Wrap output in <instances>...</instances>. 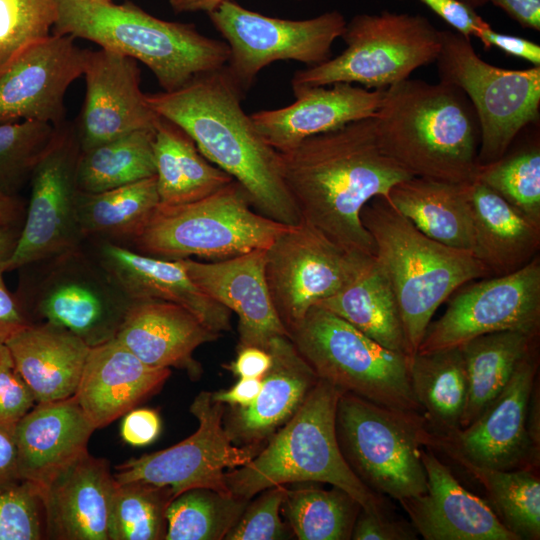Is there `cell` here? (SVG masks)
<instances>
[{"label": "cell", "instance_id": "52a82bcc", "mask_svg": "<svg viewBox=\"0 0 540 540\" xmlns=\"http://www.w3.org/2000/svg\"><path fill=\"white\" fill-rule=\"evenodd\" d=\"M18 270L15 296L31 324L60 326L89 347L115 338L133 301L85 244Z\"/></svg>", "mask_w": 540, "mask_h": 540}, {"label": "cell", "instance_id": "5b68a950", "mask_svg": "<svg viewBox=\"0 0 540 540\" xmlns=\"http://www.w3.org/2000/svg\"><path fill=\"white\" fill-rule=\"evenodd\" d=\"M343 392L320 379L294 415L247 464L228 470L233 496L250 500L265 489L322 482L338 487L371 513L390 511L384 496L371 491L344 459L336 435V410Z\"/></svg>", "mask_w": 540, "mask_h": 540}, {"label": "cell", "instance_id": "836d02e7", "mask_svg": "<svg viewBox=\"0 0 540 540\" xmlns=\"http://www.w3.org/2000/svg\"><path fill=\"white\" fill-rule=\"evenodd\" d=\"M153 151L159 204L196 201L234 180L206 159L181 127L161 116L155 126Z\"/></svg>", "mask_w": 540, "mask_h": 540}, {"label": "cell", "instance_id": "8d00e7d4", "mask_svg": "<svg viewBox=\"0 0 540 540\" xmlns=\"http://www.w3.org/2000/svg\"><path fill=\"white\" fill-rule=\"evenodd\" d=\"M412 390L430 432L449 435L460 429L467 397V376L460 347L410 359Z\"/></svg>", "mask_w": 540, "mask_h": 540}, {"label": "cell", "instance_id": "6f0895ef", "mask_svg": "<svg viewBox=\"0 0 540 540\" xmlns=\"http://www.w3.org/2000/svg\"><path fill=\"white\" fill-rule=\"evenodd\" d=\"M523 28L540 30V0H487Z\"/></svg>", "mask_w": 540, "mask_h": 540}, {"label": "cell", "instance_id": "8fae6325", "mask_svg": "<svg viewBox=\"0 0 540 540\" xmlns=\"http://www.w3.org/2000/svg\"><path fill=\"white\" fill-rule=\"evenodd\" d=\"M341 37L346 48L334 58L297 71L292 89L338 82L387 89L435 62L441 48V30L426 17L388 10L354 16Z\"/></svg>", "mask_w": 540, "mask_h": 540}, {"label": "cell", "instance_id": "91938a15", "mask_svg": "<svg viewBox=\"0 0 540 540\" xmlns=\"http://www.w3.org/2000/svg\"><path fill=\"white\" fill-rule=\"evenodd\" d=\"M526 429L529 440L534 451L539 455L540 451V398H539V381L536 379L531 391L527 417Z\"/></svg>", "mask_w": 540, "mask_h": 540}, {"label": "cell", "instance_id": "ba28073f", "mask_svg": "<svg viewBox=\"0 0 540 540\" xmlns=\"http://www.w3.org/2000/svg\"><path fill=\"white\" fill-rule=\"evenodd\" d=\"M289 226L257 212L233 180L196 201L159 204L129 248L169 260H224L267 249Z\"/></svg>", "mask_w": 540, "mask_h": 540}, {"label": "cell", "instance_id": "2e32d148", "mask_svg": "<svg viewBox=\"0 0 540 540\" xmlns=\"http://www.w3.org/2000/svg\"><path fill=\"white\" fill-rule=\"evenodd\" d=\"M80 143L74 123L56 126L48 148L33 170L31 195L17 245L0 263L5 272L81 247L76 181Z\"/></svg>", "mask_w": 540, "mask_h": 540}, {"label": "cell", "instance_id": "c3c4849f", "mask_svg": "<svg viewBox=\"0 0 540 540\" xmlns=\"http://www.w3.org/2000/svg\"><path fill=\"white\" fill-rule=\"evenodd\" d=\"M36 403L8 346L0 343V431L13 435L18 422Z\"/></svg>", "mask_w": 540, "mask_h": 540}, {"label": "cell", "instance_id": "4dcf8cb0", "mask_svg": "<svg viewBox=\"0 0 540 540\" xmlns=\"http://www.w3.org/2000/svg\"><path fill=\"white\" fill-rule=\"evenodd\" d=\"M473 219L472 254L501 276L519 270L536 257L540 227L486 185L468 184Z\"/></svg>", "mask_w": 540, "mask_h": 540}, {"label": "cell", "instance_id": "816d5d0a", "mask_svg": "<svg viewBox=\"0 0 540 540\" xmlns=\"http://www.w3.org/2000/svg\"><path fill=\"white\" fill-rule=\"evenodd\" d=\"M161 420L157 411L149 408L132 409L125 414L120 434L122 439L136 447L151 444L159 436Z\"/></svg>", "mask_w": 540, "mask_h": 540}, {"label": "cell", "instance_id": "603a6c76", "mask_svg": "<svg viewBox=\"0 0 540 540\" xmlns=\"http://www.w3.org/2000/svg\"><path fill=\"white\" fill-rule=\"evenodd\" d=\"M84 244L131 299L172 302L215 333L231 329V312L194 283L181 259L157 258L103 240H86Z\"/></svg>", "mask_w": 540, "mask_h": 540}, {"label": "cell", "instance_id": "681fc988", "mask_svg": "<svg viewBox=\"0 0 540 540\" xmlns=\"http://www.w3.org/2000/svg\"><path fill=\"white\" fill-rule=\"evenodd\" d=\"M418 533L413 525L396 518L390 511L371 513L361 507L356 518L353 540H415Z\"/></svg>", "mask_w": 540, "mask_h": 540}, {"label": "cell", "instance_id": "9f6ffc18", "mask_svg": "<svg viewBox=\"0 0 540 540\" xmlns=\"http://www.w3.org/2000/svg\"><path fill=\"white\" fill-rule=\"evenodd\" d=\"M261 387L262 378H240L230 389L211 392V398L235 408H246L257 398Z\"/></svg>", "mask_w": 540, "mask_h": 540}, {"label": "cell", "instance_id": "ee69618b", "mask_svg": "<svg viewBox=\"0 0 540 540\" xmlns=\"http://www.w3.org/2000/svg\"><path fill=\"white\" fill-rule=\"evenodd\" d=\"M56 126L23 120L0 123V193L18 196L48 148Z\"/></svg>", "mask_w": 540, "mask_h": 540}, {"label": "cell", "instance_id": "d4e9b609", "mask_svg": "<svg viewBox=\"0 0 540 540\" xmlns=\"http://www.w3.org/2000/svg\"><path fill=\"white\" fill-rule=\"evenodd\" d=\"M170 374V368L146 364L113 338L90 347L74 397L98 429L157 393Z\"/></svg>", "mask_w": 540, "mask_h": 540}, {"label": "cell", "instance_id": "db71d44e", "mask_svg": "<svg viewBox=\"0 0 540 540\" xmlns=\"http://www.w3.org/2000/svg\"><path fill=\"white\" fill-rule=\"evenodd\" d=\"M4 273L5 271L0 265V343H6L11 337L31 324L15 294L8 290Z\"/></svg>", "mask_w": 540, "mask_h": 540}, {"label": "cell", "instance_id": "f546056e", "mask_svg": "<svg viewBox=\"0 0 540 540\" xmlns=\"http://www.w3.org/2000/svg\"><path fill=\"white\" fill-rule=\"evenodd\" d=\"M36 402L74 396L90 347L72 332L32 323L5 343Z\"/></svg>", "mask_w": 540, "mask_h": 540}, {"label": "cell", "instance_id": "7bdbcfd3", "mask_svg": "<svg viewBox=\"0 0 540 540\" xmlns=\"http://www.w3.org/2000/svg\"><path fill=\"white\" fill-rule=\"evenodd\" d=\"M475 180L495 191L540 227L539 146L479 165Z\"/></svg>", "mask_w": 540, "mask_h": 540}, {"label": "cell", "instance_id": "f35d334b", "mask_svg": "<svg viewBox=\"0 0 540 540\" xmlns=\"http://www.w3.org/2000/svg\"><path fill=\"white\" fill-rule=\"evenodd\" d=\"M472 475L485 489L490 507L519 540L540 538V480L536 470H497L477 466L442 452Z\"/></svg>", "mask_w": 540, "mask_h": 540}, {"label": "cell", "instance_id": "1f68e13d", "mask_svg": "<svg viewBox=\"0 0 540 540\" xmlns=\"http://www.w3.org/2000/svg\"><path fill=\"white\" fill-rule=\"evenodd\" d=\"M385 198L427 237L472 253L468 184L413 176L394 185Z\"/></svg>", "mask_w": 540, "mask_h": 540}, {"label": "cell", "instance_id": "e575fe53", "mask_svg": "<svg viewBox=\"0 0 540 540\" xmlns=\"http://www.w3.org/2000/svg\"><path fill=\"white\" fill-rule=\"evenodd\" d=\"M538 335L500 331L473 338L460 347L467 376V397L460 420L477 419L511 379L519 362L536 346Z\"/></svg>", "mask_w": 540, "mask_h": 540}, {"label": "cell", "instance_id": "7a4b0ae2", "mask_svg": "<svg viewBox=\"0 0 540 540\" xmlns=\"http://www.w3.org/2000/svg\"><path fill=\"white\" fill-rule=\"evenodd\" d=\"M243 93L224 66L174 91L146 94V99L159 116L181 127L206 159L241 185L257 212L283 224H298L279 153L244 112Z\"/></svg>", "mask_w": 540, "mask_h": 540}, {"label": "cell", "instance_id": "ac0fdd59", "mask_svg": "<svg viewBox=\"0 0 540 540\" xmlns=\"http://www.w3.org/2000/svg\"><path fill=\"white\" fill-rule=\"evenodd\" d=\"M538 362L535 346L477 419L449 435L428 430L425 447L452 452L485 468L536 470L539 455L529 440L526 417L531 391L538 378Z\"/></svg>", "mask_w": 540, "mask_h": 540}, {"label": "cell", "instance_id": "11a10c76", "mask_svg": "<svg viewBox=\"0 0 540 540\" xmlns=\"http://www.w3.org/2000/svg\"><path fill=\"white\" fill-rule=\"evenodd\" d=\"M271 356L255 346L239 347L238 354L228 369L239 378H262L271 366Z\"/></svg>", "mask_w": 540, "mask_h": 540}, {"label": "cell", "instance_id": "d6986e66", "mask_svg": "<svg viewBox=\"0 0 540 540\" xmlns=\"http://www.w3.org/2000/svg\"><path fill=\"white\" fill-rule=\"evenodd\" d=\"M74 40L51 34L0 68V123L21 119L57 126L65 121L64 96L83 75L87 52Z\"/></svg>", "mask_w": 540, "mask_h": 540}, {"label": "cell", "instance_id": "9c48e42d", "mask_svg": "<svg viewBox=\"0 0 540 540\" xmlns=\"http://www.w3.org/2000/svg\"><path fill=\"white\" fill-rule=\"evenodd\" d=\"M289 334L320 379L378 405L422 414L411 386V358L319 306L310 308Z\"/></svg>", "mask_w": 540, "mask_h": 540}, {"label": "cell", "instance_id": "4316f807", "mask_svg": "<svg viewBox=\"0 0 540 540\" xmlns=\"http://www.w3.org/2000/svg\"><path fill=\"white\" fill-rule=\"evenodd\" d=\"M95 430L74 396L36 403L13 433L20 478L42 492L88 451Z\"/></svg>", "mask_w": 540, "mask_h": 540}, {"label": "cell", "instance_id": "74e56055", "mask_svg": "<svg viewBox=\"0 0 540 540\" xmlns=\"http://www.w3.org/2000/svg\"><path fill=\"white\" fill-rule=\"evenodd\" d=\"M154 135L155 129L137 130L80 151L78 190L97 193L155 176Z\"/></svg>", "mask_w": 540, "mask_h": 540}, {"label": "cell", "instance_id": "680465c9", "mask_svg": "<svg viewBox=\"0 0 540 540\" xmlns=\"http://www.w3.org/2000/svg\"><path fill=\"white\" fill-rule=\"evenodd\" d=\"M23 481L18 472L17 450L13 435L0 431V491Z\"/></svg>", "mask_w": 540, "mask_h": 540}, {"label": "cell", "instance_id": "ab89813d", "mask_svg": "<svg viewBox=\"0 0 540 540\" xmlns=\"http://www.w3.org/2000/svg\"><path fill=\"white\" fill-rule=\"evenodd\" d=\"M361 505L344 490L285 488L281 512L299 540H348Z\"/></svg>", "mask_w": 540, "mask_h": 540}, {"label": "cell", "instance_id": "4fadbf2b", "mask_svg": "<svg viewBox=\"0 0 540 540\" xmlns=\"http://www.w3.org/2000/svg\"><path fill=\"white\" fill-rule=\"evenodd\" d=\"M374 256L348 249L300 221L265 250V278L276 312L288 330L313 306L352 283Z\"/></svg>", "mask_w": 540, "mask_h": 540}, {"label": "cell", "instance_id": "94428289", "mask_svg": "<svg viewBox=\"0 0 540 540\" xmlns=\"http://www.w3.org/2000/svg\"><path fill=\"white\" fill-rule=\"evenodd\" d=\"M26 215L24 201L0 193V226L22 227Z\"/></svg>", "mask_w": 540, "mask_h": 540}, {"label": "cell", "instance_id": "8992f818", "mask_svg": "<svg viewBox=\"0 0 540 540\" xmlns=\"http://www.w3.org/2000/svg\"><path fill=\"white\" fill-rule=\"evenodd\" d=\"M360 219L394 290L413 357L438 307L461 286L491 274L471 252L424 235L383 196L365 204Z\"/></svg>", "mask_w": 540, "mask_h": 540}, {"label": "cell", "instance_id": "be15d7a7", "mask_svg": "<svg viewBox=\"0 0 540 540\" xmlns=\"http://www.w3.org/2000/svg\"><path fill=\"white\" fill-rule=\"evenodd\" d=\"M21 227L0 226V263L6 261L13 253Z\"/></svg>", "mask_w": 540, "mask_h": 540}, {"label": "cell", "instance_id": "03108f58", "mask_svg": "<svg viewBox=\"0 0 540 540\" xmlns=\"http://www.w3.org/2000/svg\"><path fill=\"white\" fill-rule=\"evenodd\" d=\"M94 1L109 2V1H112V0H94Z\"/></svg>", "mask_w": 540, "mask_h": 540}, {"label": "cell", "instance_id": "d590c367", "mask_svg": "<svg viewBox=\"0 0 540 540\" xmlns=\"http://www.w3.org/2000/svg\"><path fill=\"white\" fill-rule=\"evenodd\" d=\"M156 176L113 189L78 192L77 217L86 240L130 247L159 205Z\"/></svg>", "mask_w": 540, "mask_h": 540}, {"label": "cell", "instance_id": "e7e4bbea", "mask_svg": "<svg viewBox=\"0 0 540 540\" xmlns=\"http://www.w3.org/2000/svg\"><path fill=\"white\" fill-rule=\"evenodd\" d=\"M461 1L470 5L474 9L488 3L487 0H461Z\"/></svg>", "mask_w": 540, "mask_h": 540}, {"label": "cell", "instance_id": "bcb514c9", "mask_svg": "<svg viewBox=\"0 0 540 540\" xmlns=\"http://www.w3.org/2000/svg\"><path fill=\"white\" fill-rule=\"evenodd\" d=\"M41 539H46L41 491L28 481L0 491V540Z\"/></svg>", "mask_w": 540, "mask_h": 540}, {"label": "cell", "instance_id": "e0dca14e", "mask_svg": "<svg viewBox=\"0 0 540 540\" xmlns=\"http://www.w3.org/2000/svg\"><path fill=\"white\" fill-rule=\"evenodd\" d=\"M540 328V260L519 270L489 276L454 295L443 315L430 322L417 353L459 347L481 335Z\"/></svg>", "mask_w": 540, "mask_h": 540}, {"label": "cell", "instance_id": "277c9868", "mask_svg": "<svg viewBox=\"0 0 540 540\" xmlns=\"http://www.w3.org/2000/svg\"><path fill=\"white\" fill-rule=\"evenodd\" d=\"M52 34L94 42L144 63L163 91H174L193 78L224 67L226 42L207 37L193 24L157 18L132 2L56 0Z\"/></svg>", "mask_w": 540, "mask_h": 540}, {"label": "cell", "instance_id": "f5cc1de1", "mask_svg": "<svg viewBox=\"0 0 540 540\" xmlns=\"http://www.w3.org/2000/svg\"><path fill=\"white\" fill-rule=\"evenodd\" d=\"M478 38L486 49L495 46L505 52L540 66V46L522 37L494 31L490 24L479 31Z\"/></svg>", "mask_w": 540, "mask_h": 540}, {"label": "cell", "instance_id": "6125c7cd", "mask_svg": "<svg viewBox=\"0 0 540 540\" xmlns=\"http://www.w3.org/2000/svg\"><path fill=\"white\" fill-rule=\"evenodd\" d=\"M227 1L230 0H169V4L176 14L189 12L208 14Z\"/></svg>", "mask_w": 540, "mask_h": 540}, {"label": "cell", "instance_id": "30bf717a", "mask_svg": "<svg viewBox=\"0 0 540 540\" xmlns=\"http://www.w3.org/2000/svg\"><path fill=\"white\" fill-rule=\"evenodd\" d=\"M335 426L344 459L371 491L397 501L426 492L421 449L428 428L421 413L391 409L343 392Z\"/></svg>", "mask_w": 540, "mask_h": 540}, {"label": "cell", "instance_id": "484cf974", "mask_svg": "<svg viewBox=\"0 0 540 540\" xmlns=\"http://www.w3.org/2000/svg\"><path fill=\"white\" fill-rule=\"evenodd\" d=\"M115 485L109 461L84 453L41 492L45 538L108 540Z\"/></svg>", "mask_w": 540, "mask_h": 540}, {"label": "cell", "instance_id": "b9f144b4", "mask_svg": "<svg viewBox=\"0 0 540 540\" xmlns=\"http://www.w3.org/2000/svg\"><path fill=\"white\" fill-rule=\"evenodd\" d=\"M174 499L170 487L134 480L117 482L108 522V540L165 538L166 509Z\"/></svg>", "mask_w": 540, "mask_h": 540}, {"label": "cell", "instance_id": "f6af8a7d", "mask_svg": "<svg viewBox=\"0 0 540 540\" xmlns=\"http://www.w3.org/2000/svg\"><path fill=\"white\" fill-rule=\"evenodd\" d=\"M56 19V0H0V68L51 35Z\"/></svg>", "mask_w": 540, "mask_h": 540}, {"label": "cell", "instance_id": "60d3db41", "mask_svg": "<svg viewBox=\"0 0 540 540\" xmlns=\"http://www.w3.org/2000/svg\"><path fill=\"white\" fill-rule=\"evenodd\" d=\"M249 500L194 488L176 496L166 509L165 540H220L236 524Z\"/></svg>", "mask_w": 540, "mask_h": 540}, {"label": "cell", "instance_id": "7402d4cb", "mask_svg": "<svg viewBox=\"0 0 540 540\" xmlns=\"http://www.w3.org/2000/svg\"><path fill=\"white\" fill-rule=\"evenodd\" d=\"M426 448L421 449L426 492L399 501L418 534L425 540H519L486 501L465 489Z\"/></svg>", "mask_w": 540, "mask_h": 540}, {"label": "cell", "instance_id": "6da1fadb", "mask_svg": "<svg viewBox=\"0 0 540 540\" xmlns=\"http://www.w3.org/2000/svg\"><path fill=\"white\" fill-rule=\"evenodd\" d=\"M278 153L281 175L300 221L348 249L374 256L361 209L413 177L382 150L374 118L309 137Z\"/></svg>", "mask_w": 540, "mask_h": 540}, {"label": "cell", "instance_id": "ffe728a7", "mask_svg": "<svg viewBox=\"0 0 540 540\" xmlns=\"http://www.w3.org/2000/svg\"><path fill=\"white\" fill-rule=\"evenodd\" d=\"M140 74L133 58L103 48L87 49L86 93L74 123L81 151L137 130L155 129L160 116L140 88Z\"/></svg>", "mask_w": 540, "mask_h": 540}, {"label": "cell", "instance_id": "cb8c5ba5", "mask_svg": "<svg viewBox=\"0 0 540 540\" xmlns=\"http://www.w3.org/2000/svg\"><path fill=\"white\" fill-rule=\"evenodd\" d=\"M330 86L292 89L295 102L278 109L260 110L250 118L263 140L276 151L284 152L309 137L374 117L385 92L343 82Z\"/></svg>", "mask_w": 540, "mask_h": 540}, {"label": "cell", "instance_id": "3957f363", "mask_svg": "<svg viewBox=\"0 0 540 540\" xmlns=\"http://www.w3.org/2000/svg\"><path fill=\"white\" fill-rule=\"evenodd\" d=\"M373 118L382 150L412 176L475 181L480 127L459 88L442 81L403 80L385 89Z\"/></svg>", "mask_w": 540, "mask_h": 540}, {"label": "cell", "instance_id": "83f0119b", "mask_svg": "<svg viewBox=\"0 0 540 540\" xmlns=\"http://www.w3.org/2000/svg\"><path fill=\"white\" fill-rule=\"evenodd\" d=\"M221 335L184 307L159 299L133 300L115 336L146 364L185 370L198 379L202 368L194 351Z\"/></svg>", "mask_w": 540, "mask_h": 540}, {"label": "cell", "instance_id": "7dc6e473", "mask_svg": "<svg viewBox=\"0 0 540 540\" xmlns=\"http://www.w3.org/2000/svg\"><path fill=\"white\" fill-rule=\"evenodd\" d=\"M285 485L263 490L226 535L227 540H281L293 535L281 516Z\"/></svg>", "mask_w": 540, "mask_h": 540}, {"label": "cell", "instance_id": "7c38bea8", "mask_svg": "<svg viewBox=\"0 0 540 540\" xmlns=\"http://www.w3.org/2000/svg\"><path fill=\"white\" fill-rule=\"evenodd\" d=\"M439 81L470 100L480 127L479 165L505 155L518 133L539 116L540 66L504 69L482 60L469 38L441 30Z\"/></svg>", "mask_w": 540, "mask_h": 540}, {"label": "cell", "instance_id": "f907efd6", "mask_svg": "<svg viewBox=\"0 0 540 540\" xmlns=\"http://www.w3.org/2000/svg\"><path fill=\"white\" fill-rule=\"evenodd\" d=\"M441 19L453 27L456 32L469 38L476 37L481 29L488 26L475 9L461 0H419Z\"/></svg>", "mask_w": 540, "mask_h": 540}, {"label": "cell", "instance_id": "d6a6232c", "mask_svg": "<svg viewBox=\"0 0 540 540\" xmlns=\"http://www.w3.org/2000/svg\"><path fill=\"white\" fill-rule=\"evenodd\" d=\"M316 306L344 319L381 346L412 358L394 290L375 256L352 283Z\"/></svg>", "mask_w": 540, "mask_h": 540}, {"label": "cell", "instance_id": "9a60e30c", "mask_svg": "<svg viewBox=\"0 0 540 540\" xmlns=\"http://www.w3.org/2000/svg\"><path fill=\"white\" fill-rule=\"evenodd\" d=\"M197 430L179 443L115 467L117 482L141 480L170 487L174 498L194 488L233 496L225 479L228 470L243 466L262 449L261 444L236 446L222 424L224 407L211 392L201 391L189 407Z\"/></svg>", "mask_w": 540, "mask_h": 540}, {"label": "cell", "instance_id": "44dd1931", "mask_svg": "<svg viewBox=\"0 0 540 540\" xmlns=\"http://www.w3.org/2000/svg\"><path fill=\"white\" fill-rule=\"evenodd\" d=\"M265 250L211 262L181 259L194 283L237 315L239 347L255 346L266 350L274 337H290L268 291Z\"/></svg>", "mask_w": 540, "mask_h": 540}, {"label": "cell", "instance_id": "5bb4252c", "mask_svg": "<svg viewBox=\"0 0 540 540\" xmlns=\"http://www.w3.org/2000/svg\"><path fill=\"white\" fill-rule=\"evenodd\" d=\"M208 16L226 40L230 52L225 68L243 92L275 61L292 60L312 67L329 60L332 44L342 36L347 23L336 10L290 20L251 11L232 0Z\"/></svg>", "mask_w": 540, "mask_h": 540}, {"label": "cell", "instance_id": "f1b7e54d", "mask_svg": "<svg viewBox=\"0 0 540 540\" xmlns=\"http://www.w3.org/2000/svg\"><path fill=\"white\" fill-rule=\"evenodd\" d=\"M271 366L252 404L235 408L226 429L233 442L261 444L298 410L319 377L289 336L274 337L267 349Z\"/></svg>", "mask_w": 540, "mask_h": 540}]
</instances>
